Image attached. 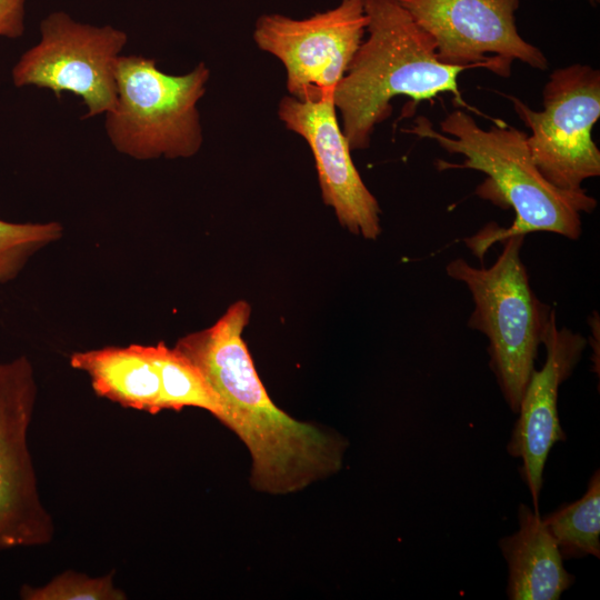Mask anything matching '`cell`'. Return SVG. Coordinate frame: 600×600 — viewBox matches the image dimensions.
Masks as SVG:
<instances>
[{"mask_svg":"<svg viewBox=\"0 0 600 600\" xmlns=\"http://www.w3.org/2000/svg\"><path fill=\"white\" fill-rule=\"evenodd\" d=\"M70 366L89 376L97 396L128 409L151 414L161 411L152 346L134 343L74 352Z\"/></svg>","mask_w":600,"mask_h":600,"instance_id":"5bb4252c","label":"cell"},{"mask_svg":"<svg viewBox=\"0 0 600 600\" xmlns=\"http://www.w3.org/2000/svg\"><path fill=\"white\" fill-rule=\"evenodd\" d=\"M531 130L527 143L540 173L554 187L582 191L584 180L599 177L600 151L591 137L600 117V72L574 63L556 69L542 90L540 111L508 96Z\"/></svg>","mask_w":600,"mask_h":600,"instance_id":"8992f818","label":"cell"},{"mask_svg":"<svg viewBox=\"0 0 600 600\" xmlns=\"http://www.w3.org/2000/svg\"><path fill=\"white\" fill-rule=\"evenodd\" d=\"M362 1L367 38L333 93L350 149L370 146L376 127L391 116L397 96L419 103L449 92L458 106L469 108L458 89V76L468 68L441 62L432 37L397 0Z\"/></svg>","mask_w":600,"mask_h":600,"instance_id":"3957f363","label":"cell"},{"mask_svg":"<svg viewBox=\"0 0 600 600\" xmlns=\"http://www.w3.org/2000/svg\"><path fill=\"white\" fill-rule=\"evenodd\" d=\"M337 112L332 98L300 101L287 94L278 107L284 127L302 137L312 151L323 202L343 228L374 240L381 233V209L352 161Z\"/></svg>","mask_w":600,"mask_h":600,"instance_id":"8fae6325","label":"cell"},{"mask_svg":"<svg viewBox=\"0 0 600 600\" xmlns=\"http://www.w3.org/2000/svg\"><path fill=\"white\" fill-rule=\"evenodd\" d=\"M519 530L499 547L509 569L507 596L511 600H558L574 582L563 567L558 546L539 511L518 509Z\"/></svg>","mask_w":600,"mask_h":600,"instance_id":"4fadbf2b","label":"cell"},{"mask_svg":"<svg viewBox=\"0 0 600 600\" xmlns=\"http://www.w3.org/2000/svg\"><path fill=\"white\" fill-rule=\"evenodd\" d=\"M152 354L160 378L161 411L194 407L220 419L221 406L216 393L188 358L163 342L152 346Z\"/></svg>","mask_w":600,"mask_h":600,"instance_id":"2e32d148","label":"cell"},{"mask_svg":"<svg viewBox=\"0 0 600 600\" xmlns=\"http://www.w3.org/2000/svg\"><path fill=\"white\" fill-rule=\"evenodd\" d=\"M59 222L12 223L0 219V283L14 279L37 251L59 240Z\"/></svg>","mask_w":600,"mask_h":600,"instance_id":"e0dca14e","label":"cell"},{"mask_svg":"<svg viewBox=\"0 0 600 600\" xmlns=\"http://www.w3.org/2000/svg\"><path fill=\"white\" fill-rule=\"evenodd\" d=\"M26 0H0V36L16 39L24 32Z\"/></svg>","mask_w":600,"mask_h":600,"instance_id":"d6986e66","label":"cell"},{"mask_svg":"<svg viewBox=\"0 0 600 600\" xmlns=\"http://www.w3.org/2000/svg\"><path fill=\"white\" fill-rule=\"evenodd\" d=\"M404 132L434 140L449 153L461 154V163L437 160L439 171L471 169L487 179L476 193L494 204L514 211L512 224L504 229L489 223L476 236L464 240L482 260L488 248L511 236L546 231L578 240L581 236V213H591L597 200L586 190L567 191L551 184L540 173L528 148V134L501 121L489 129L480 128L467 112L454 110L440 122V131L419 116Z\"/></svg>","mask_w":600,"mask_h":600,"instance_id":"7a4b0ae2","label":"cell"},{"mask_svg":"<svg viewBox=\"0 0 600 600\" xmlns=\"http://www.w3.org/2000/svg\"><path fill=\"white\" fill-rule=\"evenodd\" d=\"M209 78L204 62L174 76L161 71L154 59L120 56L117 99L106 113L112 146L137 160L193 157L203 142L198 102Z\"/></svg>","mask_w":600,"mask_h":600,"instance_id":"5b68a950","label":"cell"},{"mask_svg":"<svg viewBox=\"0 0 600 600\" xmlns=\"http://www.w3.org/2000/svg\"><path fill=\"white\" fill-rule=\"evenodd\" d=\"M593 6L599 3V0H589Z\"/></svg>","mask_w":600,"mask_h":600,"instance_id":"ffe728a7","label":"cell"},{"mask_svg":"<svg viewBox=\"0 0 600 600\" xmlns=\"http://www.w3.org/2000/svg\"><path fill=\"white\" fill-rule=\"evenodd\" d=\"M436 42L438 59L451 66L484 68L508 78L519 60L544 70L542 51L518 32L520 0H397Z\"/></svg>","mask_w":600,"mask_h":600,"instance_id":"30bf717a","label":"cell"},{"mask_svg":"<svg viewBox=\"0 0 600 600\" xmlns=\"http://www.w3.org/2000/svg\"><path fill=\"white\" fill-rule=\"evenodd\" d=\"M127 41L120 29L54 11L41 21L39 42L13 66V84L49 89L56 97L78 96L87 107L86 119L107 113L116 103V64Z\"/></svg>","mask_w":600,"mask_h":600,"instance_id":"52a82bcc","label":"cell"},{"mask_svg":"<svg viewBox=\"0 0 600 600\" xmlns=\"http://www.w3.org/2000/svg\"><path fill=\"white\" fill-rule=\"evenodd\" d=\"M554 539L562 559L600 558V472L589 480L586 493L577 501L541 517Z\"/></svg>","mask_w":600,"mask_h":600,"instance_id":"9a60e30c","label":"cell"},{"mask_svg":"<svg viewBox=\"0 0 600 600\" xmlns=\"http://www.w3.org/2000/svg\"><path fill=\"white\" fill-rule=\"evenodd\" d=\"M587 342L581 333L567 327L559 328L556 311L551 310L541 337L546 362L540 370L531 372L507 446L511 457L522 460L520 474L532 496L536 511L548 454L556 442L566 440L558 414L559 388L579 363Z\"/></svg>","mask_w":600,"mask_h":600,"instance_id":"7c38bea8","label":"cell"},{"mask_svg":"<svg viewBox=\"0 0 600 600\" xmlns=\"http://www.w3.org/2000/svg\"><path fill=\"white\" fill-rule=\"evenodd\" d=\"M37 392L28 357L0 362V550L46 546L54 536L28 444Z\"/></svg>","mask_w":600,"mask_h":600,"instance_id":"9c48e42d","label":"cell"},{"mask_svg":"<svg viewBox=\"0 0 600 600\" xmlns=\"http://www.w3.org/2000/svg\"><path fill=\"white\" fill-rule=\"evenodd\" d=\"M250 312L247 301H236L214 324L173 348L202 373L220 402L219 420L248 448L252 487L292 493L339 471L347 443L293 419L270 399L242 339Z\"/></svg>","mask_w":600,"mask_h":600,"instance_id":"6da1fadb","label":"cell"},{"mask_svg":"<svg viewBox=\"0 0 600 600\" xmlns=\"http://www.w3.org/2000/svg\"><path fill=\"white\" fill-rule=\"evenodd\" d=\"M22 600H126V592L114 584V571L91 577L66 570L42 586L23 584Z\"/></svg>","mask_w":600,"mask_h":600,"instance_id":"ac0fdd59","label":"cell"},{"mask_svg":"<svg viewBox=\"0 0 600 600\" xmlns=\"http://www.w3.org/2000/svg\"><path fill=\"white\" fill-rule=\"evenodd\" d=\"M501 242L503 249L491 267L477 268L457 258L446 272L470 291L474 309L468 327L487 337L489 367L504 401L517 413L552 308L530 286L520 258L524 236Z\"/></svg>","mask_w":600,"mask_h":600,"instance_id":"277c9868","label":"cell"},{"mask_svg":"<svg viewBox=\"0 0 600 600\" xmlns=\"http://www.w3.org/2000/svg\"><path fill=\"white\" fill-rule=\"evenodd\" d=\"M362 0L338 6L304 19L280 13L260 16L254 24L257 47L286 69L289 96L300 101L333 99L367 33Z\"/></svg>","mask_w":600,"mask_h":600,"instance_id":"ba28073f","label":"cell"}]
</instances>
